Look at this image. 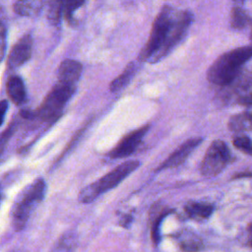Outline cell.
Here are the masks:
<instances>
[{
	"label": "cell",
	"mask_w": 252,
	"mask_h": 252,
	"mask_svg": "<svg viewBox=\"0 0 252 252\" xmlns=\"http://www.w3.org/2000/svg\"><path fill=\"white\" fill-rule=\"evenodd\" d=\"M192 20L190 11H178L170 6H163L153 24L151 34L140 52L139 59L151 63L162 59L182 39Z\"/></svg>",
	"instance_id": "cell-1"
},
{
	"label": "cell",
	"mask_w": 252,
	"mask_h": 252,
	"mask_svg": "<svg viewBox=\"0 0 252 252\" xmlns=\"http://www.w3.org/2000/svg\"><path fill=\"white\" fill-rule=\"evenodd\" d=\"M252 58V46H242L220 55L209 68L208 80L218 86H228L240 75L242 66Z\"/></svg>",
	"instance_id": "cell-2"
},
{
	"label": "cell",
	"mask_w": 252,
	"mask_h": 252,
	"mask_svg": "<svg viewBox=\"0 0 252 252\" xmlns=\"http://www.w3.org/2000/svg\"><path fill=\"white\" fill-rule=\"evenodd\" d=\"M139 165L140 163L138 160H129L121 163L98 180L83 188L79 194V200L83 203L92 202L99 194L104 193L118 185Z\"/></svg>",
	"instance_id": "cell-3"
},
{
	"label": "cell",
	"mask_w": 252,
	"mask_h": 252,
	"mask_svg": "<svg viewBox=\"0 0 252 252\" xmlns=\"http://www.w3.org/2000/svg\"><path fill=\"white\" fill-rule=\"evenodd\" d=\"M44 192L45 182L42 179H36L24 190L12 211V220L16 230H20L25 226L32 209L42 200Z\"/></svg>",
	"instance_id": "cell-4"
},
{
	"label": "cell",
	"mask_w": 252,
	"mask_h": 252,
	"mask_svg": "<svg viewBox=\"0 0 252 252\" xmlns=\"http://www.w3.org/2000/svg\"><path fill=\"white\" fill-rule=\"evenodd\" d=\"M75 91V86L59 83L47 94L39 108L36 111V116L42 120L54 119L63 109L66 102L72 96Z\"/></svg>",
	"instance_id": "cell-5"
},
{
	"label": "cell",
	"mask_w": 252,
	"mask_h": 252,
	"mask_svg": "<svg viewBox=\"0 0 252 252\" xmlns=\"http://www.w3.org/2000/svg\"><path fill=\"white\" fill-rule=\"evenodd\" d=\"M230 160V153L226 144L220 140L214 141L208 148L201 163V172L207 177L218 175Z\"/></svg>",
	"instance_id": "cell-6"
},
{
	"label": "cell",
	"mask_w": 252,
	"mask_h": 252,
	"mask_svg": "<svg viewBox=\"0 0 252 252\" xmlns=\"http://www.w3.org/2000/svg\"><path fill=\"white\" fill-rule=\"evenodd\" d=\"M148 129H149V126L146 125L144 127H141L127 134L116 145V147L109 152L108 156L112 158H122L130 156L138 148L139 144L141 143L144 136L146 135Z\"/></svg>",
	"instance_id": "cell-7"
},
{
	"label": "cell",
	"mask_w": 252,
	"mask_h": 252,
	"mask_svg": "<svg viewBox=\"0 0 252 252\" xmlns=\"http://www.w3.org/2000/svg\"><path fill=\"white\" fill-rule=\"evenodd\" d=\"M32 39L30 34L24 35L11 49L8 57V67L16 69L27 62L32 55Z\"/></svg>",
	"instance_id": "cell-8"
},
{
	"label": "cell",
	"mask_w": 252,
	"mask_h": 252,
	"mask_svg": "<svg viewBox=\"0 0 252 252\" xmlns=\"http://www.w3.org/2000/svg\"><path fill=\"white\" fill-rule=\"evenodd\" d=\"M202 142L201 138H193L182 145H180L158 167V169H165L170 167H175L181 164L187 157L194 151L195 148L198 147V145Z\"/></svg>",
	"instance_id": "cell-9"
},
{
	"label": "cell",
	"mask_w": 252,
	"mask_h": 252,
	"mask_svg": "<svg viewBox=\"0 0 252 252\" xmlns=\"http://www.w3.org/2000/svg\"><path fill=\"white\" fill-rule=\"evenodd\" d=\"M83 66L79 61L73 59H66L61 62L58 68L59 83L75 86L81 77Z\"/></svg>",
	"instance_id": "cell-10"
},
{
	"label": "cell",
	"mask_w": 252,
	"mask_h": 252,
	"mask_svg": "<svg viewBox=\"0 0 252 252\" xmlns=\"http://www.w3.org/2000/svg\"><path fill=\"white\" fill-rule=\"evenodd\" d=\"M7 93L11 100L21 104L26 100V89L23 80L19 76H11L7 82Z\"/></svg>",
	"instance_id": "cell-11"
},
{
	"label": "cell",
	"mask_w": 252,
	"mask_h": 252,
	"mask_svg": "<svg viewBox=\"0 0 252 252\" xmlns=\"http://www.w3.org/2000/svg\"><path fill=\"white\" fill-rule=\"evenodd\" d=\"M227 126L230 131L236 133L252 130V113L241 112L231 116Z\"/></svg>",
	"instance_id": "cell-12"
},
{
	"label": "cell",
	"mask_w": 252,
	"mask_h": 252,
	"mask_svg": "<svg viewBox=\"0 0 252 252\" xmlns=\"http://www.w3.org/2000/svg\"><path fill=\"white\" fill-rule=\"evenodd\" d=\"M214 211L213 206L203 203H188L185 206V212L187 215L194 219H207Z\"/></svg>",
	"instance_id": "cell-13"
},
{
	"label": "cell",
	"mask_w": 252,
	"mask_h": 252,
	"mask_svg": "<svg viewBox=\"0 0 252 252\" xmlns=\"http://www.w3.org/2000/svg\"><path fill=\"white\" fill-rule=\"evenodd\" d=\"M135 71H136V66L135 64L132 62L130 63L126 68L125 70L118 76L116 77L110 84L109 86V89L111 92H117V91H120L121 89H123L132 79V77L134 76L135 74Z\"/></svg>",
	"instance_id": "cell-14"
},
{
	"label": "cell",
	"mask_w": 252,
	"mask_h": 252,
	"mask_svg": "<svg viewBox=\"0 0 252 252\" xmlns=\"http://www.w3.org/2000/svg\"><path fill=\"white\" fill-rule=\"evenodd\" d=\"M39 8V0H18L14 5V11L21 16H32L36 14Z\"/></svg>",
	"instance_id": "cell-15"
},
{
	"label": "cell",
	"mask_w": 252,
	"mask_h": 252,
	"mask_svg": "<svg viewBox=\"0 0 252 252\" xmlns=\"http://www.w3.org/2000/svg\"><path fill=\"white\" fill-rule=\"evenodd\" d=\"M249 22L247 13L238 7H234L230 13V25L235 30L243 29Z\"/></svg>",
	"instance_id": "cell-16"
},
{
	"label": "cell",
	"mask_w": 252,
	"mask_h": 252,
	"mask_svg": "<svg viewBox=\"0 0 252 252\" xmlns=\"http://www.w3.org/2000/svg\"><path fill=\"white\" fill-rule=\"evenodd\" d=\"M66 0H50L48 5V20L52 24H58L62 15V12L64 10Z\"/></svg>",
	"instance_id": "cell-17"
},
{
	"label": "cell",
	"mask_w": 252,
	"mask_h": 252,
	"mask_svg": "<svg viewBox=\"0 0 252 252\" xmlns=\"http://www.w3.org/2000/svg\"><path fill=\"white\" fill-rule=\"evenodd\" d=\"M86 0H66L63 10V16L68 21V23L72 24L73 21V14L74 12L81 7Z\"/></svg>",
	"instance_id": "cell-18"
},
{
	"label": "cell",
	"mask_w": 252,
	"mask_h": 252,
	"mask_svg": "<svg viewBox=\"0 0 252 252\" xmlns=\"http://www.w3.org/2000/svg\"><path fill=\"white\" fill-rule=\"evenodd\" d=\"M233 145L239 151L252 156V141L246 136H238L233 139Z\"/></svg>",
	"instance_id": "cell-19"
},
{
	"label": "cell",
	"mask_w": 252,
	"mask_h": 252,
	"mask_svg": "<svg viewBox=\"0 0 252 252\" xmlns=\"http://www.w3.org/2000/svg\"><path fill=\"white\" fill-rule=\"evenodd\" d=\"M202 248V243L199 240H185L181 243V249L184 252H197Z\"/></svg>",
	"instance_id": "cell-20"
},
{
	"label": "cell",
	"mask_w": 252,
	"mask_h": 252,
	"mask_svg": "<svg viewBox=\"0 0 252 252\" xmlns=\"http://www.w3.org/2000/svg\"><path fill=\"white\" fill-rule=\"evenodd\" d=\"M239 103L244 105H252V93L239 98Z\"/></svg>",
	"instance_id": "cell-21"
},
{
	"label": "cell",
	"mask_w": 252,
	"mask_h": 252,
	"mask_svg": "<svg viewBox=\"0 0 252 252\" xmlns=\"http://www.w3.org/2000/svg\"><path fill=\"white\" fill-rule=\"evenodd\" d=\"M8 108V104H7V101L6 100H2L1 102V121L3 122V119H4V115H5V112H6V109Z\"/></svg>",
	"instance_id": "cell-22"
},
{
	"label": "cell",
	"mask_w": 252,
	"mask_h": 252,
	"mask_svg": "<svg viewBox=\"0 0 252 252\" xmlns=\"http://www.w3.org/2000/svg\"><path fill=\"white\" fill-rule=\"evenodd\" d=\"M1 33H2V45H1V48H2V52H1V55H2V57H3V55H4V49H5V28H4V26H2V29H1Z\"/></svg>",
	"instance_id": "cell-23"
},
{
	"label": "cell",
	"mask_w": 252,
	"mask_h": 252,
	"mask_svg": "<svg viewBox=\"0 0 252 252\" xmlns=\"http://www.w3.org/2000/svg\"><path fill=\"white\" fill-rule=\"evenodd\" d=\"M250 37H251V40H252V29H251V33H250Z\"/></svg>",
	"instance_id": "cell-24"
}]
</instances>
